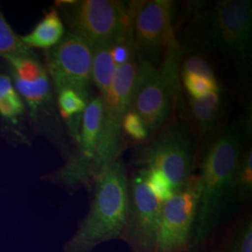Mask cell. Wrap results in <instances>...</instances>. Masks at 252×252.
Returning <instances> with one entry per match:
<instances>
[{"label": "cell", "instance_id": "cell-1", "mask_svg": "<svg viewBox=\"0 0 252 252\" xmlns=\"http://www.w3.org/2000/svg\"><path fill=\"white\" fill-rule=\"evenodd\" d=\"M248 127L237 120L224 127L198 162L199 198L187 252H206L239 215L234 174L246 148Z\"/></svg>", "mask_w": 252, "mask_h": 252}, {"label": "cell", "instance_id": "cell-2", "mask_svg": "<svg viewBox=\"0 0 252 252\" xmlns=\"http://www.w3.org/2000/svg\"><path fill=\"white\" fill-rule=\"evenodd\" d=\"M127 180L121 157L93 184L90 209L63 245V252H92L102 244L121 240L128 207Z\"/></svg>", "mask_w": 252, "mask_h": 252}, {"label": "cell", "instance_id": "cell-3", "mask_svg": "<svg viewBox=\"0 0 252 252\" xmlns=\"http://www.w3.org/2000/svg\"><path fill=\"white\" fill-rule=\"evenodd\" d=\"M201 20L206 44L228 57L246 80L252 71V1H218Z\"/></svg>", "mask_w": 252, "mask_h": 252}, {"label": "cell", "instance_id": "cell-4", "mask_svg": "<svg viewBox=\"0 0 252 252\" xmlns=\"http://www.w3.org/2000/svg\"><path fill=\"white\" fill-rule=\"evenodd\" d=\"M137 63L138 56L135 50L128 61L117 65L110 93L102 101L103 114L91 170V186L122 157L125 145L123 122L130 110Z\"/></svg>", "mask_w": 252, "mask_h": 252}, {"label": "cell", "instance_id": "cell-5", "mask_svg": "<svg viewBox=\"0 0 252 252\" xmlns=\"http://www.w3.org/2000/svg\"><path fill=\"white\" fill-rule=\"evenodd\" d=\"M135 162L139 167L162 172L175 192L189 181L198 167L196 137L187 125L176 123L158 133Z\"/></svg>", "mask_w": 252, "mask_h": 252}, {"label": "cell", "instance_id": "cell-6", "mask_svg": "<svg viewBox=\"0 0 252 252\" xmlns=\"http://www.w3.org/2000/svg\"><path fill=\"white\" fill-rule=\"evenodd\" d=\"M174 2L145 0L129 3L131 34L139 59L160 67L164 55L180 47L172 25Z\"/></svg>", "mask_w": 252, "mask_h": 252}, {"label": "cell", "instance_id": "cell-7", "mask_svg": "<svg viewBox=\"0 0 252 252\" xmlns=\"http://www.w3.org/2000/svg\"><path fill=\"white\" fill-rule=\"evenodd\" d=\"M71 33L93 48L115 43L131 31L129 4L113 0H83L63 4Z\"/></svg>", "mask_w": 252, "mask_h": 252}, {"label": "cell", "instance_id": "cell-8", "mask_svg": "<svg viewBox=\"0 0 252 252\" xmlns=\"http://www.w3.org/2000/svg\"><path fill=\"white\" fill-rule=\"evenodd\" d=\"M128 207L121 241L131 252H157L162 202L149 184L147 170L139 167L127 180Z\"/></svg>", "mask_w": 252, "mask_h": 252}, {"label": "cell", "instance_id": "cell-9", "mask_svg": "<svg viewBox=\"0 0 252 252\" xmlns=\"http://www.w3.org/2000/svg\"><path fill=\"white\" fill-rule=\"evenodd\" d=\"M179 97L158 67L138 58L130 110L142 119L149 135L170 120Z\"/></svg>", "mask_w": 252, "mask_h": 252}, {"label": "cell", "instance_id": "cell-10", "mask_svg": "<svg viewBox=\"0 0 252 252\" xmlns=\"http://www.w3.org/2000/svg\"><path fill=\"white\" fill-rule=\"evenodd\" d=\"M47 66L58 93L74 91L88 103L93 82V49L85 40L72 33L63 36L50 50Z\"/></svg>", "mask_w": 252, "mask_h": 252}, {"label": "cell", "instance_id": "cell-11", "mask_svg": "<svg viewBox=\"0 0 252 252\" xmlns=\"http://www.w3.org/2000/svg\"><path fill=\"white\" fill-rule=\"evenodd\" d=\"M198 198V175L194 174L162 203L157 252H187Z\"/></svg>", "mask_w": 252, "mask_h": 252}, {"label": "cell", "instance_id": "cell-12", "mask_svg": "<svg viewBox=\"0 0 252 252\" xmlns=\"http://www.w3.org/2000/svg\"><path fill=\"white\" fill-rule=\"evenodd\" d=\"M103 114V102L98 96L88 101L82 115L81 135H79V154L63 169L52 177L70 190L81 185L91 186V170L95 157Z\"/></svg>", "mask_w": 252, "mask_h": 252}, {"label": "cell", "instance_id": "cell-13", "mask_svg": "<svg viewBox=\"0 0 252 252\" xmlns=\"http://www.w3.org/2000/svg\"><path fill=\"white\" fill-rule=\"evenodd\" d=\"M225 99L222 91H217L201 99L188 98L189 121L194 136L202 144H210L220 133V123L224 114Z\"/></svg>", "mask_w": 252, "mask_h": 252}, {"label": "cell", "instance_id": "cell-14", "mask_svg": "<svg viewBox=\"0 0 252 252\" xmlns=\"http://www.w3.org/2000/svg\"><path fill=\"white\" fill-rule=\"evenodd\" d=\"M206 252H252V214L242 210Z\"/></svg>", "mask_w": 252, "mask_h": 252}, {"label": "cell", "instance_id": "cell-15", "mask_svg": "<svg viewBox=\"0 0 252 252\" xmlns=\"http://www.w3.org/2000/svg\"><path fill=\"white\" fill-rule=\"evenodd\" d=\"M64 27L56 10L46 13L32 32L22 36V42L28 48L51 49L57 45L63 38Z\"/></svg>", "mask_w": 252, "mask_h": 252}, {"label": "cell", "instance_id": "cell-16", "mask_svg": "<svg viewBox=\"0 0 252 252\" xmlns=\"http://www.w3.org/2000/svg\"><path fill=\"white\" fill-rule=\"evenodd\" d=\"M115 43H106L93 48L92 80L100 92L102 101L108 97L116 73L117 64L112 56V47Z\"/></svg>", "mask_w": 252, "mask_h": 252}, {"label": "cell", "instance_id": "cell-17", "mask_svg": "<svg viewBox=\"0 0 252 252\" xmlns=\"http://www.w3.org/2000/svg\"><path fill=\"white\" fill-rule=\"evenodd\" d=\"M14 83L16 89L26 99L33 113L37 111V109L47 103L51 97L50 81L46 72L36 81L30 82L14 77Z\"/></svg>", "mask_w": 252, "mask_h": 252}, {"label": "cell", "instance_id": "cell-18", "mask_svg": "<svg viewBox=\"0 0 252 252\" xmlns=\"http://www.w3.org/2000/svg\"><path fill=\"white\" fill-rule=\"evenodd\" d=\"M234 189L241 208L252 198V150L246 147L234 174Z\"/></svg>", "mask_w": 252, "mask_h": 252}, {"label": "cell", "instance_id": "cell-19", "mask_svg": "<svg viewBox=\"0 0 252 252\" xmlns=\"http://www.w3.org/2000/svg\"><path fill=\"white\" fill-rule=\"evenodd\" d=\"M25 45L21 38L15 35L11 27L0 12V56L4 58L10 56L32 55L31 50Z\"/></svg>", "mask_w": 252, "mask_h": 252}, {"label": "cell", "instance_id": "cell-20", "mask_svg": "<svg viewBox=\"0 0 252 252\" xmlns=\"http://www.w3.org/2000/svg\"><path fill=\"white\" fill-rule=\"evenodd\" d=\"M180 78L184 87L189 94V97L193 99H201L220 90L216 78H208L193 73H182Z\"/></svg>", "mask_w": 252, "mask_h": 252}, {"label": "cell", "instance_id": "cell-21", "mask_svg": "<svg viewBox=\"0 0 252 252\" xmlns=\"http://www.w3.org/2000/svg\"><path fill=\"white\" fill-rule=\"evenodd\" d=\"M14 70V77L22 81H34L46 72L34 56H10L6 57Z\"/></svg>", "mask_w": 252, "mask_h": 252}, {"label": "cell", "instance_id": "cell-22", "mask_svg": "<svg viewBox=\"0 0 252 252\" xmlns=\"http://www.w3.org/2000/svg\"><path fill=\"white\" fill-rule=\"evenodd\" d=\"M58 105L62 117L69 120L80 116L85 110L87 102L76 92L64 89L58 93Z\"/></svg>", "mask_w": 252, "mask_h": 252}, {"label": "cell", "instance_id": "cell-23", "mask_svg": "<svg viewBox=\"0 0 252 252\" xmlns=\"http://www.w3.org/2000/svg\"><path fill=\"white\" fill-rule=\"evenodd\" d=\"M123 131L131 138L143 141L149 136L144 122L135 112L129 110L123 122Z\"/></svg>", "mask_w": 252, "mask_h": 252}, {"label": "cell", "instance_id": "cell-24", "mask_svg": "<svg viewBox=\"0 0 252 252\" xmlns=\"http://www.w3.org/2000/svg\"><path fill=\"white\" fill-rule=\"evenodd\" d=\"M180 74L182 73H193L208 78H215L214 71L210 63L203 57L193 55L188 57L182 64H180Z\"/></svg>", "mask_w": 252, "mask_h": 252}, {"label": "cell", "instance_id": "cell-25", "mask_svg": "<svg viewBox=\"0 0 252 252\" xmlns=\"http://www.w3.org/2000/svg\"><path fill=\"white\" fill-rule=\"evenodd\" d=\"M0 100L8 101L18 108H24V104L14 89L8 76L0 75Z\"/></svg>", "mask_w": 252, "mask_h": 252}]
</instances>
